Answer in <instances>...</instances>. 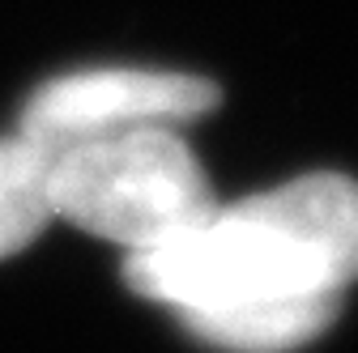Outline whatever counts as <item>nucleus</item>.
<instances>
[{"label":"nucleus","mask_w":358,"mask_h":353,"mask_svg":"<svg viewBox=\"0 0 358 353\" xmlns=\"http://www.w3.org/2000/svg\"><path fill=\"white\" fill-rule=\"evenodd\" d=\"M222 103L217 85L192 73L85 68L38 85L22 107L17 132L43 153L120 137L137 128H179Z\"/></svg>","instance_id":"obj_3"},{"label":"nucleus","mask_w":358,"mask_h":353,"mask_svg":"<svg viewBox=\"0 0 358 353\" xmlns=\"http://www.w3.org/2000/svg\"><path fill=\"white\" fill-rule=\"evenodd\" d=\"M337 311H341V294H311V298L188 311V315H179V324L196 340L227 349V353H290V349H303L316 336H324Z\"/></svg>","instance_id":"obj_4"},{"label":"nucleus","mask_w":358,"mask_h":353,"mask_svg":"<svg viewBox=\"0 0 358 353\" xmlns=\"http://www.w3.org/2000/svg\"><path fill=\"white\" fill-rule=\"evenodd\" d=\"M124 281L175 315L345 294L358 281V183L324 170L217 204L175 243L128 251Z\"/></svg>","instance_id":"obj_1"},{"label":"nucleus","mask_w":358,"mask_h":353,"mask_svg":"<svg viewBox=\"0 0 358 353\" xmlns=\"http://www.w3.org/2000/svg\"><path fill=\"white\" fill-rule=\"evenodd\" d=\"M48 196L52 217L128 251L175 243L217 209L196 153L175 128H137L52 153Z\"/></svg>","instance_id":"obj_2"},{"label":"nucleus","mask_w":358,"mask_h":353,"mask_svg":"<svg viewBox=\"0 0 358 353\" xmlns=\"http://www.w3.org/2000/svg\"><path fill=\"white\" fill-rule=\"evenodd\" d=\"M48 222V153L34 149L22 132L0 137V260L30 247Z\"/></svg>","instance_id":"obj_5"}]
</instances>
